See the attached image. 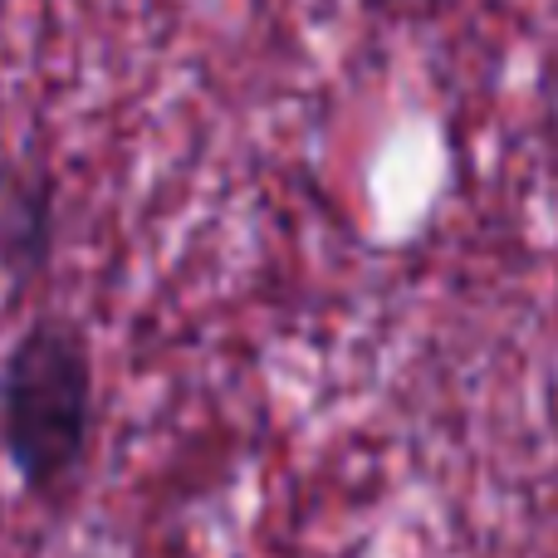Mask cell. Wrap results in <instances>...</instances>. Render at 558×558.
<instances>
[{"label": "cell", "mask_w": 558, "mask_h": 558, "mask_svg": "<svg viewBox=\"0 0 558 558\" xmlns=\"http://www.w3.org/2000/svg\"><path fill=\"white\" fill-rule=\"evenodd\" d=\"M5 456L35 500L64 490L94 436V353L74 318L39 314L10 343L0 373Z\"/></svg>", "instance_id": "cell-1"}, {"label": "cell", "mask_w": 558, "mask_h": 558, "mask_svg": "<svg viewBox=\"0 0 558 558\" xmlns=\"http://www.w3.org/2000/svg\"><path fill=\"white\" fill-rule=\"evenodd\" d=\"M367 10H392V5H407V0H363ZM426 5H436V0H426Z\"/></svg>", "instance_id": "cell-3"}, {"label": "cell", "mask_w": 558, "mask_h": 558, "mask_svg": "<svg viewBox=\"0 0 558 558\" xmlns=\"http://www.w3.org/2000/svg\"><path fill=\"white\" fill-rule=\"evenodd\" d=\"M49 255H54V177L45 167L15 162L0 202V260H5L10 304H20L25 289L49 270Z\"/></svg>", "instance_id": "cell-2"}]
</instances>
